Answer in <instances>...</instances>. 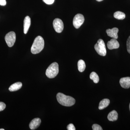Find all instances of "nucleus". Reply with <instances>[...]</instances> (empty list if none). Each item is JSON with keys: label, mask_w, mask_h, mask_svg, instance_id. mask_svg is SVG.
<instances>
[{"label": "nucleus", "mask_w": 130, "mask_h": 130, "mask_svg": "<svg viewBox=\"0 0 130 130\" xmlns=\"http://www.w3.org/2000/svg\"><path fill=\"white\" fill-rule=\"evenodd\" d=\"M58 102L62 106H71L75 104L76 101L71 96L65 95L63 93H58L56 95Z\"/></svg>", "instance_id": "1"}, {"label": "nucleus", "mask_w": 130, "mask_h": 130, "mask_svg": "<svg viewBox=\"0 0 130 130\" xmlns=\"http://www.w3.org/2000/svg\"><path fill=\"white\" fill-rule=\"evenodd\" d=\"M44 44L43 38L40 36H38L35 38L31 46V53L34 54L39 53L44 48Z\"/></svg>", "instance_id": "2"}, {"label": "nucleus", "mask_w": 130, "mask_h": 130, "mask_svg": "<svg viewBox=\"0 0 130 130\" xmlns=\"http://www.w3.org/2000/svg\"><path fill=\"white\" fill-rule=\"evenodd\" d=\"M59 65L56 62H54L47 68L46 74L50 78L55 77L59 73Z\"/></svg>", "instance_id": "3"}, {"label": "nucleus", "mask_w": 130, "mask_h": 130, "mask_svg": "<svg viewBox=\"0 0 130 130\" xmlns=\"http://www.w3.org/2000/svg\"><path fill=\"white\" fill-rule=\"evenodd\" d=\"M94 48L98 54L102 56H105L106 55V49L104 42L102 39H99L95 45Z\"/></svg>", "instance_id": "4"}, {"label": "nucleus", "mask_w": 130, "mask_h": 130, "mask_svg": "<svg viewBox=\"0 0 130 130\" xmlns=\"http://www.w3.org/2000/svg\"><path fill=\"white\" fill-rule=\"evenodd\" d=\"M16 34L13 31L8 32L5 37L6 42L9 47H12L13 46L16 41Z\"/></svg>", "instance_id": "5"}, {"label": "nucleus", "mask_w": 130, "mask_h": 130, "mask_svg": "<svg viewBox=\"0 0 130 130\" xmlns=\"http://www.w3.org/2000/svg\"><path fill=\"white\" fill-rule=\"evenodd\" d=\"M84 20V17L83 14L78 13L75 15L73 22L74 28L78 29L83 24Z\"/></svg>", "instance_id": "6"}, {"label": "nucleus", "mask_w": 130, "mask_h": 130, "mask_svg": "<svg viewBox=\"0 0 130 130\" xmlns=\"http://www.w3.org/2000/svg\"><path fill=\"white\" fill-rule=\"evenodd\" d=\"M53 25L55 30L58 33H60L64 29L63 21L59 18L55 19L53 22Z\"/></svg>", "instance_id": "7"}, {"label": "nucleus", "mask_w": 130, "mask_h": 130, "mask_svg": "<svg viewBox=\"0 0 130 130\" xmlns=\"http://www.w3.org/2000/svg\"><path fill=\"white\" fill-rule=\"evenodd\" d=\"M119 29L117 28H113L112 29H108L106 31L108 36L114 39H117L118 37V33Z\"/></svg>", "instance_id": "8"}, {"label": "nucleus", "mask_w": 130, "mask_h": 130, "mask_svg": "<svg viewBox=\"0 0 130 130\" xmlns=\"http://www.w3.org/2000/svg\"><path fill=\"white\" fill-rule=\"evenodd\" d=\"M120 84L123 88L129 89L130 87V77H125L121 78Z\"/></svg>", "instance_id": "9"}, {"label": "nucleus", "mask_w": 130, "mask_h": 130, "mask_svg": "<svg viewBox=\"0 0 130 130\" xmlns=\"http://www.w3.org/2000/svg\"><path fill=\"white\" fill-rule=\"evenodd\" d=\"M107 46L109 49L112 50L119 48L120 44L116 39L113 38L108 42Z\"/></svg>", "instance_id": "10"}, {"label": "nucleus", "mask_w": 130, "mask_h": 130, "mask_svg": "<svg viewBox=\"0 0 130 130\" xmlns=\"http://www.w3.org/2000/svg\"><path fill=\"white\" fill-rule=\"evenodd\" d=\"M41 123V120L39 118L33 119L29 124V127L31 129L35 130L39 127Z\"/></svg>", "instance_id": "11"}, {"label": "nucleus", "mask_w": 130, "mask_h": 130, "mask_svg": "<svg viewBox=\"0 0 130 130\" xmlns=\"http://www.w3.org/2000/svg\"><path fill=\"white\" fill-rule=\"evenodd\" d=\"M31 25V19L29 16L25 18L24 21V32L25 34H27Z\"/></svg>", "instance_id": "12"}, {"label": "nucleus", "mask_w": 130, "mask_h": 130, "mask_svg": "<svg viewBox=\"0 0 130 130\" xmlns=\"http://www.w3.org/2000/svg\"><path fill=\"white\" fill-rule=\"evenodd\" d=\"M118 115L115 110H113L110 112L108 115V119L110 121H114L118 120Z\"/></svg>", "instance_id": "13"}, {"label": "nucleus", "mask_w": 130, "mask_h": 130, "mask_svg": "<svg viewBox=\"0 0 130 130\" xmlns=\"http://www.w3.org/2000/svg\"><path fill=\"white\" fill-rule=\"evenodd\" d=\"M22 84L21 82H17L13 84L9 87V90L10 91H14L18 90L21 88Z\"/></svg>", "instance_id": "14"}, {"label": "nucleus", "mask_w": 130, "mask_h": 130, "mask_svg": "<svg viewBox=\"0 0 130 130\" xmlns=\"http://www.w3.org/2000/svg\"><path fill=\"white\" fill-rule=\"evenodd\" d=\"M110 103V101L108 99H103L100 102L99 104V109L102 110L108 106Z\"/></svg>", "instance_id": "15"}, {"label": "nucleus", "mask_w": 130, "mask_h": 130, "mask_svg": "<svg viewBox=\"0 0 130 130\" xmlns=\"http://www.w3.org/2000/svg\"><path fill=\"white\" fill-rule=\"evenodd\" d=\"M78 68L80 72H82L84 71L86 68V65L84 61L83 60H80L78 62Z\"/></svg>", "instance_id": "16"}, {"label": "nucleus", "mask_w": 130, "mask_h": 130, "mask_svg": "<svg viewBox=\"0 0 130 130\" xmlns=\"http://www.w3.org/2000/svg\"><path fill=\"white\" fill-rule=\"evenodd\" d=\"M114 17L118 20H123L125 18V14L123 12L117 11L114 13Z\"/></svg>", "instance_id": "17"}, {"label": "nucleus", "mask_w": 130, "mask_h": 130, "mask_svg": "<svg viewBox=\"0 0 130 130\" xmlns=\"http://www.w3.org/2000/svg\"><path fill=\"white\" fill-rule=\"evenodd\" d=\"M90 78L91 79L93 80L95 83L96 84L98 83L100 80L98 75L95 72H94L91 73Z\"/></svg>", "instance_id": "18"}, {"label": "nucleus", "mask_w": 130, "mask_h": 130, "mask_svg": "<svg viewBox=\"0 0 130 130\" xmlns=\"http://www.w3.org/2000/svg\"><path fill=\"white\" fill-rule=\"evenodd\" d=\"M92 129L93 130H102L103 129L101 126L97 124H94L92 126Z\"/></svg>", "instance_id": "19"}, {"label": "nucleus", "mask_w": 130, "mask_h": 130, "mask_svg": "<svg viewBox=\"0 0 130 130\" xmlns=\"http://www.w3.org/2000/svg\"><path fill=\"white\" fill-rule=\"evenodd\" d=\"M127 51L130 54V36L128 38L126 42Z\"/></svg>", "instance_id": "20"}, {"label": "nucleus", "mask_w": 130, "mask_h": 130, "mask_svg": "<svg viewBox=\"0 0 130 130\" xmlns=\"http://www.w3.org/2000/svg\"><path fill=\"white\" fill-rule=\"evenodd\" d=\"M6 105L4 103L0 102V111H3L6 108Z\"/></svg>", "instance_id": "21"}, {"label": "nucleus", "mask_w": 130, "mask_h": 130, "mask_svg": "<svg viewBox=\"0 0 130 130\" xmlns=\"http://www.w3.org/2000/svg\"><path fill=\"white\" fill-rule=\"evenodd\" d=\"M67 129L68 130H75L76 128L74 127L73 124H70L68 125L67 126Z\"/></svg>", "instance_id": "22"}, {"label": "nucleus", "mask_w": 130, "mask_h": 130, "mask_svg": "<svg viewBox=\"0 0 130 130\" xmlns=\"http://www.w3.org/2000/svg\"><path fill=\"white\" fill-rule=\"evenodd\" d=\"M43 2L47 5H51L54 2L55 0H43Z\"/></svg>", "instance_id": "23"}, {"label": "nucleus", "mask_w": 130, "mask_h": 130, "mask_svg": "<svg viewBox=\"0 0 130 130\" xmlns=\"http://www.w3.org/2000/svg\"><path fill=\"white\" fill-rule=\"evenodd\" d=\"M6 5V0H0V5L1 6H5Z\"/></svg>", "instance_id": "24"}, {"label": "nucleus", "mask_w": 130, "mask_h": 130, "mask_svg": "<svg viewBox=\"0 0 130 130\" xmlns=\"http://www.w3.org/2000/svg\"><path fill=\"white\" fill-rule=\"evenodd\" d=\"M96 1L98 2H101L103 1V0H96Z\"/></svg>", "instance_id": "25"}, {"label": "nucleus", "mask_w": 130, "mask_h": 130, "mask_svg": "<svg viewBox=\"0 0 130 130\" xmlns=\"http://www.w3.org/2000/svg\"><path fill=\"white\" fill-rule=\"evenodd\" d=\"M0 130H5L4 129H0Z\"/></svg>", "instance_id": "26"}, {"label": "nucleus", "mask_w": 130, "mask_h": 130, "mask_svg": "<svg viewBox=\"0 0 130 130\" xmlns=\"http://www.w3.org/2000/svg\"><path fill=\"white\" fill-rule=\"evenodd\" d=\"M129 109H130V104H129Z\"/></svg>", "instance_id": "27"}]
</instances>
